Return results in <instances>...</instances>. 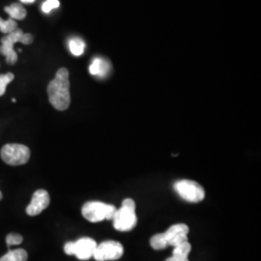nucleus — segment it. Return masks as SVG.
<instances>
[{
	"mask_svg": "<svg viewBox=\"0 0 261 261\" xmlns=\"http://www.w3.org/2000/svg\"><path fill=\"white\" fill-rule=\"evenodd\" d=\"M48 100L51 106L60 112L66 111L71 103L69 71L60 68L55 79L47 85Z\"/></svg>",
	"mask_w": 261,
	"mask_h": 261,
	"instance_id": "1",
	"label": "nucleus"
},
{
	"mask_svg": "<svg viewBox=\"0 0 261 261\" xmlns=\"http://www.w3.org/2000/svg\"><path fill=\"white\" fill-rule=\"evenodd\" d=\"M189 226L185 224L171 225L164 233L154 235L150 239V245L154 250H164L169 246L176 247L181 243L188 241Z\"/></svg>",
	"mask_w": 261,
	"mask_h": 261,
	"instance_id": "2",
	"label": "nucleus"
},
{
	"mask_svg": "<svg viewBox=\"0 0 261 261\" xmlns=\"http://www.w3.org/2000/svg\"><path fill=\"white\" fill-rule=\"evenodd\" d=\"M112 221L114 228L118 231L127 232L135 228L138 223V218L136 215V202L132 198L124 199L121 208L116 209Z\"/></svg>",
	"mask_w": 261,
	"mask_h": 261,
	"instance_id": "3",
	"label": "nucleus"
},
{
	"mask_svg": "<svg viewBox=\"0 0 261 261\" xmlns=\"http://www.w3.org/2000/svg\"><path fill=\"white\" fill-rule=\"evenodd\" d=\"M0 53L6 57V62L10 65L16 64L18 60V55L14 49V45L20 42L24 45H30L33 42V36L29 33H23L22 30L16 29L12 33L1 38Z\"/></svg>",
	"mask_w": 261,
	"mask_h": 261,
	"instance_id": "4",
	"label": "nucleus"
},
{
	"mask_svg": "<svg viewBox=\"0 0 261 261\" xmlns=\"http://www.w3.org/2000/svg\"><path fill=\"white\" fill-rule=\"evenodd\" d=\"M116 207L101 201L86 202L82 209V214L91 223H99L103 220H112L116 212Z\"/></svg>",
	"mask_w": 261,
	"mask_h": 261,
	"instance_id": "5",
	"label": "nucleus"
},
{
	"mask_svg": "<svg viewBox=\"0 0 261 261\" xmlns=\"http://www.w3.org/2000/svg\"><path fill=\"white\" fill-rule=\"evenodd\" d=\"M1 159L10 166H22L30 158V150L28 146L19 143H10L2 147L0 152Z\"/></svg>",
	"mask_w": 261,
	"mask_h": 261,
	"instance_id": "6",
	"label": "nucleus"
},
{
	"mask_svg": "<svg viewBox=\"0 0 261 261\" xmlns=\"http://www.w3.org/2000/svg\"><path fill=\"white\" fill-rule=\"evenodd\" d=\"M174 190L184 200L197 203L205 198V191L203 187L192 180H179L174 184Z\"/></svg>",
	"mask_w": 261,
	"mask_h": 261,
	"instance_id": "7",
	"label": "nucleus"
},
{
	"mask_svg": "<svg viewBox=\"0 0 261 261\" xmlns=\"http://www.w3.org/2000/svg\"><path fill=\"white\" fill-rule=\"evenodd\" d=\"M96 248L97 243L94 239L84 237L75 242L66 243L64 252L68 255H75L81 260H88L93 257Z\"/></svg>",
	"mask_w": 261,
	"mask_h": 261,
	"instance_id": "8",
	"label": "nucleus"
},
{
	"mask_svg": "<svg viewBox=\"0 0 261 261\" xmlns=\"http://www.w3.org/2000/svg\"><path fill=\"white\" fill-rule=\"evenodd\" d=\"M123 253L122 244L116 241H105L97 245L93 257L97 261L117 260L121 258Z\"/></svg>",
	"mask_w": 261,
	"mask_h": 261,
	"instance_id": "9",
	"label": "nucleus"
},
{
	"mask_svg": "<svg viewBox=\"0 0 261 261\" xmlns=\"http://www.w3.org/2000/svg\"><path fill=\"white\" fill-rule=\"evenodd\" d=\"M50 197L46 190H38L32 196V199L27 207V214L31 217L41 214L49 205Z\"/></svg>",
	"mask_w": 261,
	"mask_h": 261,
	"instance_id": "10",
	"label": "nucleus"
},
{
	"mask_svg": "<svg viewBox=\"0 0 261 261\" xmlns=\"http://www.w3.org/2000/svg\"><path fill=\"white\" fill-rule=\"evenodd\" d=\"M112 65L109 61L102 58H95L89 67V73L92 75H98L100 77H105L110 73Z\"/></svg>",
	"mask_w": 261,
	"mask_h": 261,
	"instance_id": "11",
	"label": "nucleus"
},
{
	"mask_svg": "<svg viewBox=\"0 0 261 261\" xmlns=\"http://www.w3.org/2000/svg\"><path fill=\"white\" fill-rule=\"evenodd\" d=\"M5 12L10 15L12 19H23L27 17V10L19 3H13L5 8Z\"/></svg>",
	"mask_w": 261,
	"mask_h": 261,
	"instance_id": "12",
	"label": "nucleus"
},
{
	"mask_svg": "<svg viewBox=\"0 0 261 261\" xmlns=\"http://www.w3.org/2000/svg\"><path fill=\"white\" fill-rule=\"evenodd\" d=\"M28 254L27 251L23 249H17V250H12L4 254L0 261H28Z\"/></svg>",
	"mask_w": 261,
	"mask_h": 261,
	"instance_id": "13",
	"label": "nucleus"
},
{
	"mask_svg": "<svg viewBox=\"0 0 261 261\" xmlns=\"http://www.w3.org/2000/svg\"><path fill=\"white\" fill-rule=\"evenodd\" d=\"M192 250L191 244L186 241V242L181 243L176 247L173 248L172 252V256L178 257V258H183V259H188V256Z\"/></svg>",
	"mask_w": 261,
	"mask_h": 261,
	"instance_id": "14",
	"label": "nucleus"
},
{
	"mask_svg": "<svg viewBox=\"0 0 261 261\" xmlns=\"http://www.w3.org/2000/svg\"><path fill=\"white\" fill-rule=\"evenodd\" d=\"M69 48L74 56H82L84 54L85 44L82 39L74 38L69 41Z\"/></svg>",
	"mask_w": 261,
	"mask_h": 261,
	"instance_id": "15",
	"label": "nucleus"
},
{
	"mask_svg": "<svg viewBox=\"0 0 261 261\" xmlns=\"http://www.w3.org/2000/svg\"><path fill=\"white\" fill-rule=\"evenodd\" d=\"M18 29V23L14 19H9L3 20L0 18V31L4 34H10Z\"/></svg>",
	"mask_w": 261,
	"mask_h": 261,
	"instance_id": "16",
	"label": "nucleus"
},
{
	"mask_svg": "<svg viewBox=\"0 0 261 261\" xmlns=\"http://www.w3.org/2000/svg\"><path fill=\"white\" fill-rule=\"evenodd\" d=\"M15 75L12 73H8L5 75H0V96H3L6 91L7 85L14 80Z\"/></svg>",
	"mask_w": 261,
	"mask_h": 261,
	"instance_id": "17",
	"label": "nucleus"
},
{
	"mask_svg": "<svg viewBox=\"0 0 261 261\" xmlns=\"http://www.w3.org/2000/svg\"><path fill=\"white\" fill-rule=\"evenodd\" d=\"M22 240H23L22 236L19 233H10L6 237V243H7L8 247L19 245V244H21Z\"/></svg>",
	"mask_w": 261,
	"mask_h": 261,
	"instance_id": "18",
	"label": "nucleus"
},
{
	"mask_svg": "<svg viewBox=\"0 0 261 261\" xmlns=\"http://www.w3.org/2000/svg\"><path fill=\"white\" fill-rule=\"evenodd\" d=\"M59 7V1L58 0H47L46 2L43 3L42 5V10L44 13L48 14L53 9H56Z\"/></svg>",
	"mask_w": 261,
	"mask_h": 261,
	"instance_id": "19",
	"label": "nucleus"
},
{
	"mask_svg": "<svg viewBox=\"0 0 261 261\" xmlns=\"http://www.w3.org/2000/svg\"><path fill=\"white\" fill-rule=\"evenodd\" d=\"M166 261H189V259H183V258H178V257L171 256V257H169Z\"/></svg>",
	"mask_w": 261,
	"mask_h": 261,
	"instance_id": "20",
	"label": "nucleus"
},
{
	"mask_svg": "<svg viewBox=\"0 0 261 261\" xmlns=\"http://www.w3.org/2000/svg\"><path fill=\"white\" fill-rule=\"evenodd\" d=\"M23 3H33L35 0H20Z\"/></svg>",
	"mask_w": 261,
	"mask_h": 261,
	"instance_id": "21",
	"label": "nucleus"
}]
</instances>
